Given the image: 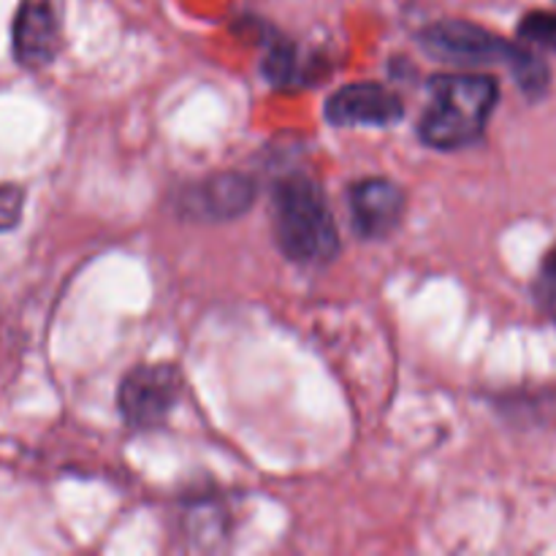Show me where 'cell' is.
I'll return each mask as SVG.
<instances>
[{
    "label": "cell",
    "mask_w": 556,
    "mask_h": 556,
    "mask_svg": "<svg viewBox=\"0 0 556 556\" xmlns=\"http://www.w3.org/2000/svg\"><path fill=\"white\" fill-rule=\"evenodd\" d=\"M429 106L418 119V136L434 150H462L481 139L500 87L486 74H440L429 79Z\"/></svg>",
    "instance_id": "2"
},
{
    "label": "cell",
    "mask_w": 556,
    "mask_h": 556,
    "mask_svg": "<svg viewBox=\"0 0 556 556\" xmlns=\"http://www.w3.org/2000/svg\"><path fill=\"white\" fill-rule=\"evenodd\" d=\"M22 210H25V188L14 182L0 185V233H9L20 226Z\"/></svg>",
    "instance_id": "12"
},
{
    "label": "cell",
    "mask_w": 556,
    "mask_h": 556,
    "mask_svg": "<svg viewBox=\"0 0 556 556\" xmlns=\"http://www.w3.org/2000/svg\"><path fill=\"white\" fill-rule=\"evenodd\" d=\"M182 372L174 364L136 367L119 386V416L130 429L161 427L182 396Z\"/></svg>",
    "instance_id": "4"
},
{
    "label": "cell",
    "mask_w": 556,
    "mask_h": 556,
    "mask_svg": "<svg viewBox=\"0 0 556 556\" xmlns=\"http://www.w3.org/2000/svg\"><path fill=\"white\" fill-rule=\"evenodd\" d=\"M264 74L277 87H299L309 76V63L302 60V52L293 43L277 38L266 52Z\"/></svg>",
    "instance_id": "9"
},
{
    "label": "cell",
    "mask_w": 556,
    "mask_h": 556,
    "mask_svg": "<svg viewBox=\"0 0 556 556\" xmlns=\"http://www.w3.org/2000/svg\"><path fill=\"white\" fill-rule=\"evenodd\" d=\"M521 41L538 43L556 52V11H532L519 25Z\"/></svg>",
    "instance_id": "11"
},
{
    "label": "cell",
    "mask_w": 556,
    "mask_h": 556,
    "mask_svg": "<svg viewBox=\"0 0 556 556\" xmlns=\"http://www.w3.org/2000/svg\"><path fill=\"white\" fill-rule=\"evenodd\" d=\"M271 228L286 258L324 266L340 253V231L318 185L304 174L280 179L271 193Z\"/></svg>",
    "instance_id": "1"
},
{
    "label": "cell",
    "mask_w": 556,
    "mask_h": 556,
    "mask_svg": "<svg viewBox=\"0 0 556 556\" xmlns=\"http://www.w3.org/2000/svg\"><path fill=\"white\" fill-rule=\"evenodd\" d=\"M532 293H535V302L543 309V315L556 326V248L548 250L546 258L541 261Z\"/></svg>",
    "instance_id": "10"
},
{
    "label": "cell",
    "mask_w": 556,
    "mask_h": 556,
    "mask_svg": "<svg viewBox=\"0 0 556 556\" xmlns=\"http://www.w3.org/2000/svg\"><path fill=\"white\" fill-rule=\"evenodd\" d=\"M63 49V22L54 0H22L11 25V52L22 68L41 71Z\"/></svg>",
    "instance_id": "5"
},
{
    "label": "cell",
    "mask_w": 556,
    "mask_h": 556,
    "mask_svg": "<svg viewBox=\"0 0 556 556\" xmlns=\"http://www.w3.org/2000/svg\"><path fill=\"white\" fill-rule=\"evenodd\" d=\"M348 201H351L353 228L362 239L389 237L405 217V190L386 177H367L353 182Z\"/></svg>",
    "instance_id": "8"
},
{
    "label": "cell",
    "mask_w": 556,
    "mask_h": 556,
    "mask_svg": "<svg viewBox=\"0 0 556 556\" xmlns=\"http://www.w3.org/2000/svg\"><path fill=\"white\" fill-rule=\"evenodd\" d=\"M405 117L400 96L375 81L345 85L326 101V119L345 128H389Z\"/></svg>",
    "instance_id": "6"
},
{
    "label": "cell",
    "mask_w": 556,
    "mask_h": 556,
    "mask_svg": "<svg viewBox=\"0 0 556 556\" xmlns=\"http://www.w3.org/2000/svg\"><path fill=\"white\" fill-rule=\"evenodd\" d=\"M255 201V182L248 174L220 172L190 185L179 201V212L193 220L223 223L244 215Z\"/></svg>",
    "instance_id": "7"
},
{
    "label": "cell",
    "mask_w": 556,
    "mask_h": 556,
    "mask_svg": "<svg viewBox=\"0 0 556 556\" xmlns=\"http://www.w3.org/2000/svg\"><path fill=\"white\" fill-rule=\"evenodd\" d=\"M418 41L434 60H443V63L505 65L514 74L516 85L532 98L543 96L548 87V68L541 58L486 27L472 25V22H434V25L424 27Z\"/></svg>",
    "instance_id": "3"
}]
</instances>
